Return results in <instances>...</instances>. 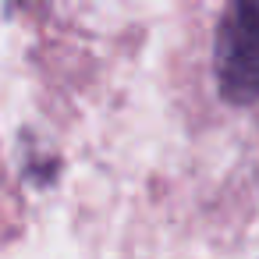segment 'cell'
<instances>
[{
    "mask_svg": "<svg viewBox=\"0 0 259 259\" xmlns=\"http://www.w3.org/2000/svg\"><path fill=\"white\" fill-rule=\"evenodd\" d=\"M217 75L227 100H259V4H234L217 36Z\"/></svg>",
    "mask_w": 259,
    "mask_h": 259,
    "instance_id": "obj_1",
    "label": "cell"
}]
</instances>
